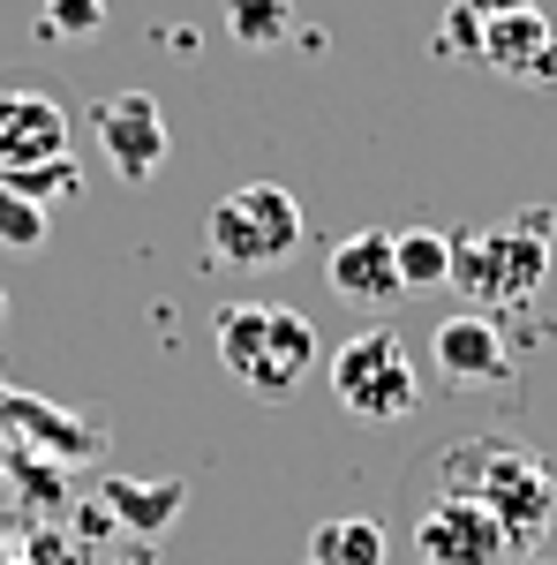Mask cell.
Wrapping results in <instances>:
<instances>
[{"mask_svg": "<svg viewBox=\"0 0 557 565\" xmlns=\"http://www.w3.org/2000/svg\"><path fill=\"white\" fill-rule=\"evenodd\" d=\"M444 490L490 505V521L505 527L513 551H535L557 521L550 460L535 445H519V437H460V445H444Z\"/></svg>", "mask_w": 557, "mask_h": 565, "instance_id": "cell-1", "label": "cell"}, {"mask_svg": "<svg viewBox=\"0 0 557 565\" xmlns=\"http://www.w3.org/2000/svg\"><path fill=\"white\" fill-rule=\"evenodd\" d=\"M550 249H557V226H550L543 204L497 218V226H460L452 234V279L444 287L468 295V309H482V317H513L550 279Z\"/></svg>", "mask_w": 557, "mask_h": 565, "instance_id": "cell-2", "label": "cell"}, {"mask_svg": "<svg viewBox=\"0 0 557 565\" xmlns=\"http://www.w3.org/2000/svg\"><path fill=\"white\" fill-rule=\"evenodd\" d=\"M212 340H218L226 377L249 392V399H294L309 385V370L324 362L317 324L287 302H218Z\"/></svg>", "mask_w": 557, "mask_h": 565, "instance_id": "cell-3", "label": "cell"}, {"mask_svg": "<svg viewBox=\"0 0 557 565\" xmlns=\"http://www.w3.org/2000/svg\"><path fill=\"white\" fill-rule=\"evenodd\" d=\"M301 242H309V212H301L294 189H279V181H242L204 218L212 264H234V271H271V264L294 257Z\"/></svg>", "mask_w": 557, "mask_h": 565, "instance_id": "cell-4", "label": "cell"}, {"mask_svg": "<svg viewBox=\"0 0 557 565\" xmlns=\"http://www.w3.org/2000/svg\"><path fill=\"white\" fill-rule=\"evenodd\" d=\"M324 377H332V399H340L354 423H407V415L422 407V377H415L407 340H399L392 324L354 332V340L324 362Z\"/></svg>", "mask_w": 557, "mask_h": 565, "instance_id": "cell-5", "label": "cell"}, {"mask_svg": "<svg viewBox=\"0 0 557 565\" xmlns=\"http://www.w3.org/2000/svg\"><path fill=\"white\" fill-rule=\"evenodd\" d=\"M90 143H98V159L129 181V189H143V181L167 167L173 136H167V114H159L151 90H114V98L90 106Z\"/></svg>", "mask_w": 557, "mask_h": 565, "instance_id": "cell-6", "label": "cell"}, {"mask_svg": "<svg viewBox=\"0 0 557 565\" xmlns=\"http://www.w3.org/2000/svg\"><path fill=\"white\" fill-rule=\"evenodd\" d=\"M415 551H422V565H497L513 543H505V527L490 521V505L444 490L422 521H415Z\"/></svg>", "mask_w": 557, "mask_h": 565, "instance_id": "cell-7", "label": "cell"}, {"mask_svg": "<svg viewBox=\"0 0 557 565\" xmlns=\"http://www.w3.org/2000/svg\"><path fill=\"white\" fill-rule=\"evenodd\" d=\"M429 354H437V377L444 385H505L513 377V340H505V317H482V309H460L429 332Z\"/></svg>", "mask_w": 557, "mask_h": 565, "instance_id": "cell-8", "label": "cell"}, {"mask_svg": "<svg viewBox=\"0 0 557 565\" xmlns=\"http://www.w3.org/2000/svg\"><path fill=\"white\" fill-rule=\"evenodd\" d=\"M482 68H497L505 84H557V31L543 8H519V15H490L482 45H474Z\"/></svg>", "mask_w": 557, "mask_h": 565, "instance_id": "cell-9", "label": "cell"}, {"mask_svg": "<svg viewBox=\"0 0 557 565\" xmlns=\"http://www.w3.org/2000/svg\"><path fill=\"white\" fill-rule=\"evenodd\" d=\"M68 159V114L53 90H0V174Z\"/></svg>", "mask_w": 557, "mask_h": 565, "instance_id": "cell-10", "label": "cell"}, {"mask_svg": "<svg viewBox=\"0 0 557 565\" xmlns=\"http://www.w3.org/2000/svg\"><path fill=\"white\" fill-rule=\"evenodd\" d=\"M324 279H332V295L354 302V309H385V302L407 295V287H399V257H392V234H377V226H362V234L332 242Z\"/></svg>", "mask_w": 557, "mask_h": 565, "instance_id": "cell-11", "label": "cell"}, {"mask_svg": "<svg viewBox=\"0 0 557 565\" xmlns=\"http://www.w3.org/2000/svg\"><path fill=\"white\" fill-rule=\"evenodd\" d=\"M392 257H399V287H407V295H429V287L452 279V234H437V226H399V234H392Z\"/></svg>", "mask_w": 557, "mask_h": 565, "instance_id": "cell-12", "label": "cell"}, {"mask_svg": "<svg viewBox=\"0 0 557 565\" xmlns=\"http://www.w3.org/2000/svg\"><path fill=\"white\" fill-rule=\"evenodd\" d=\"M189 505V482H106V513H121L136 535H159Z\"/></svg>", "mask_w": 557, "mask_h": 565, "instance_id": "cell-13", "label": "cell"}, {"mask_svg": "<svg viewBox=\"0 0 557 565\" xmlns=\"http://www.w3.org/2000/svg\"><path fill=\"white\" fill-rule=\"evenodd\" d=\"M226 31L242 53H271V45H294L301 15L294 0H226Z\"/></svg>", "mask_w": 557, "mask_h": 565, "instance_id": "cell-14", "label": "cell"}, {"mask_svg": "<svg viewBox=\"0 0 557 565\" xmlns=\"http://www.w3.org/2000/svg\"><path fill=\"white\" fill-rule=\"evenodd\" d=\"M309 565H385V527L377 521H324L309 535Z\"/></svg>", "mask_w": 557, "mask_h": 565, "instance_id": "cell-15", "label": "cell"}, {"mask_svg": "<svg viewBox=\"0 0 557 565\" xmlns=\"http://www.w3.org/2000/svg\"><path fill=\"white\" fill-rule=\"evenodd\" d=\"M0 189L23 196V204H39V212H53V204H68L84 189V174H76V159H45V167H23V174H0Z\"/></svg>", "mask_w": 557, "mask_h": 565, "instance_id": "cell-16", "label": "cell"}, {"mask_svg": "<svg viewBox=\"0 0 557 565\" xmlns=\"http://www.w3.org/2000/svg\"><path fill=\"white\" fill-rule=\"evenodd\" d=\"M106 31V0H45L39 8V39L53 45H84Z\"/></svg>", "mask_w": 557, "mask_h": 565, "instance_id": "cell-17", "label": "cell"}, {"mask_svg": "<svg viewBox=\"0 0 557 565\" xmlns=\"http://www.w3.org/2000/svg\"><path fill=\"white\" fill-rule=\"evenodd\" d=\"M45 234H53V212H39V204H23V196L0 189V249H39Z\"/></svg>", "mask_w": 557, "mask_h": 565, "instance_id": "cell-18", "label": "cell"}, {"mask_svg": "<svg viewBox=\"0 0 557 565\" xmlns=\"http://www.w3.org/2000/svg\"><path fill=\"white\" fill-rule=\"evenodd\" d=\"M474 45H482V15L452 0V8H444V39H437V53L452 61V53H474Z\"/></svg>", "mask_w": 557, "mask_h": 565, "instance_id": "cell-19", "label": "cell"}, {"mask_svg": "<svg viewBox=\"0 0 557 565\" xmlns=\"http://www.w3.org/2000/svg\"><path fill=\"white\" fill-rule=\"evenodd\" d=\"M460 8H474L490 23V15H519V8H543V0H460Z\"/></svg>", "mask_w": 557, "mask_h": 565, "instance_id": "cell-20", "label": "cell"}, {"mask_svg": "<svg viewBox=\"0 0 557 565\" xmlns=\"http://www.w3.org/2000/svg\"><path fill=\"white\" fill-rule=\"evenodd\" d=\"M0 324H8V287H0Z\"/></svg>", "mask_w": 557, "mask_h": 565, "instance_id": "cell-21", "label": "cell"}, {"mask_svg": "<svg viewBox=\"0 0 557 565\" xmlns=\"http://www.w3.org/2000/svg\"><path fill=\"white\" fill-rule=\"evenodd\" d=\"M301 565H309V558H301Z\"/></svg>", "mask_w": 557, "mask_h": 565, "instance_id": "cell-22", "label": "cell"}]
</instances>
